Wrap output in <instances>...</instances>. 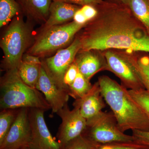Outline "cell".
<instances>
[{
  "label": "cell",
  "mask_w": 149,
  "mask_h": 149,
  "mask_svg": "<svg viewBox=\"0 0 149 149\" xmlns=\"http://www.w3.org/2000/svg\"><path fill=\"white\" fill-rule=\"evenodd\" d=\"M80 38L82 52L115 49L149 53V31L125 4L103 1Z\"/></svg>",
  "instance_id": "obj_1"
},
{
  "label": "cell",
  "mask_w": 149,
  "mask_h": 149,
  "mask_svg": "<svg viewBox=\"0 0 149 149\" xmlns=\"http://www.w3.org/2000/svg\"><path fill=\"white\" fill-rule=\"evenodd\" d=\"M98 82L105 102L112 111L122 132L129 130L149 131L148 117L127 88L106 75L99 77Z\"/></svg>",
  "instance_id": "obj_2"
},
{
  "label": "cell",
  "mask_w": 149,
  "mask_h": 149,
  "mask_svg": "<svg viewBox=\"0 0 149 149\" xmlns=\"http://www.w3.org/2000/svg\"><path fill=\"white\" fill-rule=\"evenodd\" d=\"M24 108L51 109L42 93L22 80L17 69L8 70L1 78L0 109Z\"/></svg>",
  "instance_id": "obj_3"
},
{
  "label": "cell",
  "mask_w": 149,
  "mask_h": 149,
  "mask_svg": "<svg viewBox=\"0 0 149 149\" xmlns=\"http://www.w3.org/2000/svg\"><path fill=\"white\" fill-rule=\"evenodd\" d=\"M30 38L28 26L17 15L11 22L1 40V47L4 55L2 67L6 71L17 69Z\"/></svg>",
  "instance_id": "obj_4"
},
{
  "label": "cell",
  "mask_w": 149,
  "mask_h": 149,
  "mask_svg": "<svg viewBox=\"0 0 149 149\" xmlns=\"http://www.w3.org/2000/svg\"><path fill=\"white\" fill-rule=\"evenodd\" d=\"M82 135L93 146L134 141L133 136L119 129L113 113L103 111L87 121V127Z\"/></svg>",
  "instance_id": "obj_5"
},
{
  "label": "cell",
  "mask_w": 149,
  "mask_h": 149,
  "mask_svg": "<svg viewBox=\"0 0 149 149\" xmlns=\"http://www.w3.org/2000/svg\"><path fill=\"white\" fill-rule=\"evenodd\" d=\"M85 25L74 21L43 30L29 49L32 55H42L63 47L72 41L74 35Z\"/></svg>",
  "instance_id": "obj_6"
},
{
  "label": "cell",
  "mask_w": 149,
  "mask_h": 149,
  "mask_svg": "<svg viewBox=\"0 0 149 149\" xmlns=\"http://www.w3.org/2000/svg\"><path fill=\"white\" fill-rule=\"evenodd\" d=\"M108 70L117 76L124 87L133 91L145 89L137 65V60L112 51L105 54Z\"/></svg>",
  "instance_id": "obj_7"
},
{
  "label": "cell",
  "mask_w": 149,
  "mask_h": 149,
  "mask_svg": "<svg viewBox=\"0 0 149 149\" xmlns=\"http://www.w3.org/2000/svg\"><path fill=\"white\" fill-rule=\"evenodd\" d=\"M80 49L81 41L80 38H77L69 47L60 50L55 55L42 62L57 85L66 92L63 82L64 74L74 62L75 56Z\"/></svg>",
  "instance_id": "obj_8"
},
{
  "label": "cell",
  "mask_w": 149,
  "mask_h": 149,
  "mask_svg": "<svg viewBox=\"0 0 149 149\" xmlns=\"http://www.w3.org/2000/svg\"><path fill=\"white\" fill-rule=\"evenodd\" d=\"M61 119V123L56 134L61 149L68 143L83 134L87 127V120L83 118L79 109L74 108L71 110L65 104L56 113Z\"/></svg>",
  "instance_id": "obj_9"
},
{
  "label": "cell",
  "mask_w": 149,
  "mask_h": 149,
  "mask_svg": "<svg viewBox=\"0 0 149 149\" xmlns=\"http://www.w3.org/2000/svg\"><path fill=\"white\" fill-rule=\"evenodd\" d=\"M31 140L29 109H19L16 120L5 138L0 143V149H22L29 146Z\"/></svg>",
  "instance_id": "obj_10"
},
{
  "label": "cell",
  "mask_w": 149,
  "mask_h": 149,
  "mask_svg": "<svg viewBox=\"0 0 149 149\" xmlns=\"http://www.w3.org/2000/svg\"><path fill=\"white\" fill-rule=\"evenodd\" d=\"M45 111L41 109H29L32 130V140L29 146L34 149H61L46 124L44 117Z\"/></svg>",
  "instance_id": "obj_11"
},
{
  "label": "cell",
  "mask_w": 149,
  "mask_h": 149,
  "mask_svg": "<svg viewBox=\"0 0 149 149\" xmlns=\"http://www.w3.org/2000/svg\"><path fill=\"white\" fill-rule=\"evenodd\" d=\"M36 89L45 96L50 106L52 113H56L68 103L70 97L68 93L57 85L42 63Z\"/></svg>",
  "instance_id": "obj_12"
},
{
  "label": "cell",
  "mask_w": 149,
  "mask_h": 149,
  "mask_svg": "<svg viewBox=\"0 0 149 149\" xmlns=\"http://www.w3.org/2000/svg\"><path fill=\"white\" fill-rule=\"evenodd\" d=\"M98 82L93 85L91 91L81 98L74 100L73 106L79 109L87 121L93 119L106 107Z\"/></svg>",
  "instance_id": "obj_13"
},
{
  "label": "cell",
  "mask_w": 149,
  "mask_h": 149,
  "mask_svg": "<svg viewBox=\"0 0 149 149\" xmlns=\"http://www.w3.org/2000/svg\"><path fill=\"white\" fill-rule=\"evenodd\" d=\"M80 8L76 5L53 1L50 7L49 14L43 30L69 21L73 19L74 14Z\"/></svg>",
  "instance_id": "obj_14"
},
{
  "label": "cell",
  "mask_w": 149,
  "mask_h": 149,
  "mask_svg": "<svg viewBox=\"0 0 149 149\" xmlns=\"http://www.w3.org/2000/svg\"><path fill=\"white\" fill-rule=\"evenodd\" d=\"M42 64L38 57L28 54L24 56L17 68L19 77L27 85L36 89Z\"/></svg>",
  "instance_id": "obj_15"
},
{
  "label": "cell",
  "mask_w": 149,
  "mask_h": 149,
  "mask_svg": "<svg viewBox=\"0 0 149 149\" xmlns=\"http://www.w3.org/2000/svg\"><path fill=\"white\" fill-rule=\"evenodd\" d=\"M74 60L79 72L88 80L102 70H108L106 62L101 60L91 51L83 52Z\"/></svg>",
  "instance_id": "obj_16"
},
{
  "label": "cell",
  "mask_w": 149,
  "mask_h": 149,
  "mask_svg": "<svg viewBox=\"0 0 149 149\" xmlns=\"http://www.w3.org/2000/svg\"><path fill=\"white\" fill-rule=\"evenodd\" d=\"M21 10L30 18L46 22L49 14L52 0H16Z\"/></svg>",
  "instance_id": "obj_17"
},
{
  "label": "cell",
  "mask_w": 149,
  "mask_h": 149,
  "mask_svg": "<svg viewBox=\"0 0 149 149\" xmlns=\"http://www.w3.org/2000/svg\"><path fill=\"white\" fill-rule=\"evenodd\" d=\"M125 4L149 31V2L147 0H125Z\"/></svg>",
  "instance_id": "obj_18"
},
{
  "label": "cell",
  "mask_w": 149,
  "mask_h": 149,
  "mask_svg": "<svg viewBox=\"0 0 149 149\" xmlns=\"http://www.w3.org/2000/svg\"><path fill=\"white\" fill-rule=\"evenodd\" d=\"M20 11L16 0H0V27L8 24Z\"/></svg>",
  "instance_id": "obj_19"
},
{
  "label": "cell",
  "mask_w": 149,
  "mask_h": 149,
  "mask_svg": "<svg viewBox=\"0 0 149 149\" xmlns=\"http://www.w3.org/2000/svg\"><path fill=\"white\" fill-rule=\"evenodd\" d=\"M93 87L90 80L79 72L74 82L68 88V95L74 100L80 99L88 94Z\"/></svg>",
  "instance_id": "obj_20"
},
{
  "label": "cell",
  "mask_w": 149,
  "mask_h": 149,
  "mask_svg": "<svg viewBox=\"0 0 149 149\" xmlns=\"http://www.w3.org/2000/svg\"><path fill=\"white\" fill-rule=\"evenodd\" d=\"M19 109H8L1 110L0 112V143L7 135L8 133L16 120Z\"/></svg>",
  "instance_id": "obj_21"
},
{
  "label": "cell",
  "mask_w": 149,
  "mask_h": 149,
  "mask_svg": "<svg viewBox=\"0 0 149 149\" xmlns=\"http://www.w3.org/2000/svg\"><path fill=\"white\" fill-rule=\"evenodd\" d=\"M130 95L140 106L149 118V94L145 89L140 91L128 90Z\"/></svg>",
  "instance_id": "obj_22"
},
{
  "label": "cell",
  "mask_w": 149,
  "mask_h": 149,
  "mask_svg": "<svg viewBox=\"0 0 149 149\" xmlns=\"http://www.w3.org/2000/svg\"><path fill=\"white\" fill-rule=\"evenodd\" d=\"M137 67L145 90L149 94V57L143 56L137 60Z\"/></svg>",
  "instance_id": "obj_23"
},
{
  "label": "cell",
  "mask_w": 149,
  "mask_h": 149,
  "mask_svg": "<svg viewBox=\"0 0 149 149\" xmlns=\"http://www.w3.org/2000/svg\"><path fill=\"white\" fill-rule=\"evenodd\" d=\"M61 149H94L91 143L82 135L68 143Z\"/></svg>",
  "instance_id": "obj_24"
},
{
  "label": "cell",
  "mask_w": 149,
  "mask_h": 149,
  "mask_svg": "<svg viewBox=\"0 0 149 149\" xmlns=\"http://www.w3.org/2000/svg\"><path fill=\"white\" fill-rule=\"evenodd\" d=\"M79 72L77 65L74 61L70 66L65 72L63 82L65 88L68 93L69 87L73 83Z\"/></svg>",
  "instance_id": "obj_25"
},
{
  "label": "cell",
  "mask_w": 149,
  "mask_h": 149,
  "mask_svg": "<svg viewBox=\"0 0 149 149\" xmlns=\"http://www.w3.org/2000/svg\"><path fill=\"white\" fill-rule=\"evenodd\" d=\"M104 146H107L111 149H149V146L138 143L134 141L117 142L107 144Z\"/></svg>",
  "instance_id": "obj_26"
},
{
  "label": "cell",
  "mask_w": 149,
  "mask_h": 149,
  "mask_svg": "<svg viewBox=\"0 0 149 149\" xmlns=\"http://www.w3.org/2000/svg\"><path fill=\"white\" fill-rule=\"evenodd\" d=\"M132 136L134 142L149 146V131L133 130Z\"/></svg>",
  "instance_id": "obj_27"
},
{
  "label": "cell",
  "mask_w": 149,
  "mask_h": 149,
  "mask_svg": "<svg viewBox=\"0 0 149 149\" xmlns=\"http://www.w3.org/2000/svg\"><path fill=\"white\" fill-rule=\"evenodd\" d=\"M80 9L88 19V21L94 19L97 15L98 11L95 6L85 5L82 6Z\"/></svg>",
  "instance_id": "obj_28"
},
{
  "label": "cell",
  "mask_w": 149,
  "mask_h": 149,
  "mask_svg": "<svg viewBox=\"0 0 149 149\" xmlns=\"http://www.w3.org/2000/svg\"><path fill=\"white\" fill-rule=\"evenodd\" d=\"M52 1L62 2L68 3L82 6L88 4L96 6L101 3L103 1L102 0H52Z\"/></svg>",
  "instance_id": "obj_29"
},
{
  "label": "cell",
  "mask_w": 149,
  "mask_h": 149,
  "mask_svg": "<svg viewBox=\"0 0 149 149\" xmlns=\"http://www.w3.org/2000/svg\"><path fill=\"white\" fill-rule=\"evenodd\" d=\"M73 19V21L77 24H82V25H85V23L88 21L84 14L82 12L80 8L74 14Z\"/></svg>",
  "instance_id": "obj_30"
},
{
  "label": "cell",
  "mask_w": 149,
  "mask_h": 149,
  "mask_svg": "<svg viewBox=\"0 0 149 149\" xmlns=\"http://www.w3.org/2000/svg\"><path fill=\"white\" fill-rule=\"evenodd\" d=\"M94 149H111L106 146H93Z\"/></svg>",
  "instance_id": "obj_31"
},
{
  "label": "cell",
  "mask_w": 149,
  "mask_h": 149,
  "mask_svg": "<svg viewBox=\"0 0 149 149\" xmlns=\"http://www.w3.org/2000/svg\"><path fill=\"white\" fill-rule=\"evenodd\" d=\"M125 0H107L109 2L125 4Z\"/></svg>",
  "instance_id": "obj_32"
},
{
  "label": "cell",
  "mask_w": 149,
  "mask_h": 149,
  "mask_svg": "<svg viewBox=\"0 0 149 149\" xmlns=\"http://www.w3.org/2000/svg\"><path fill=\"white\" fill-rule=\"evenodd\" d=\"M22 149H34L32 148H31V147H30L29 146H28L24 147V148H22Z\"/></svg>",
  "instance_id": "obj_33"
},
{
  "label": "cell",
  "mask_w": 149,
  "mask_h": 149,
  "mask_svg": "<svg viewBox=\"0 0 149 149\" xmlns=\"http://www.w3.org/2000/svg\"><path fill=\"white\" fill-rule=\"evenodd\" d=\"M147 1H148V2H149V0H147Z\"/></svg>",
  "instance_id": "obj_34"
}]
</instances>
